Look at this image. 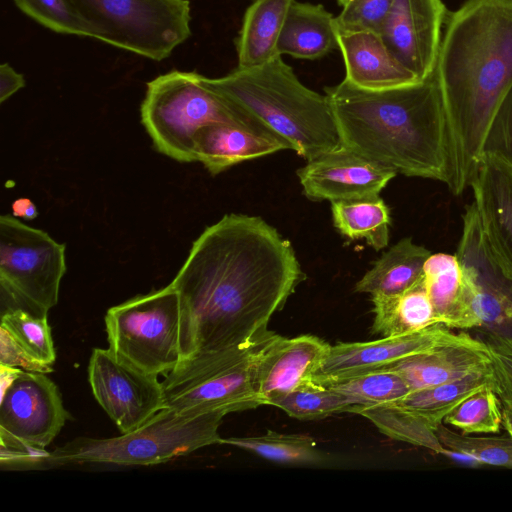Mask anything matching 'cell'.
Here are the masks:
<instances>
[{
    "label": "cell",
    "mask_w": 512,
    "mask_h": 512,
    "mask_svg": "<svg viewBox=\"0 0 512 512\" xmlns=\"http://www.w3.org/2000/svg\"><path fill=\"white\" fill-rule=\"evenodd\" d=\"M355 414L368 419L387 437L443 455L436 431L394 401L359 407Z\"/></svg>",
    "instance_id": "cell-29"
},
{
    "label": "cell",
    "mask_w": 512,
    "mask_h": 512,
    "mask_svg": "<svg viewBox=\"0 0 512 512\" xmlns=\"http://www.w3.org/2000/svg\"><path fill=\"white\" fill-rule=\"evenodd\" d=\"M361 407L400 399L411 391L397 373L381 368L325 385Z\"/></svg>",
    "instance_id": "cell-32"
},
{
    "label": "cell",
    "mask_w": 512,
    "mask_h": 512,
    "mask_svg": "<svg viewBox=\"0 0 512 512\" xmlns=\"http://www.w3.org/2000/svg\"><path fill=\"white\" fill-rule=\"evenodd\" d=\"M348 1H349V0H337V4H338L339 6H341V7H342V6H344Z\"/></svg>",
    "instance_id": "cell-42"
},
{
    "label": "cell",
    "mask_w": 512,
    "mask_h": 512,
    "mask_svg": "<svg viewBox=\"0 0 512 512\" xmlns=\"http://www.w3.org/2000/svg\"><path fill=\"white\" fill-rule=\"evenodd\" d=\"M334 226L351 240L365 239L376 250L389 242L390 212L380 196L331 202Z\"/></svg>",
    "instance_id": "cell-27"
},
{
    "label": "cell",
    "mask_w": 512,
    "mask_h": 512,
    "mask_svg": "<svg viewBox=\"0 0 512 512\" xmlns=\"http://www.w3.org/2000/svg\"><path fill=\"white\" fill-rule=\"evenodd\" d=\"M345 78L366 90L391 89L419 81L388 50L380 34L358 31L337 34Z\"/></svg>",
    "instance_id": "cell-19"
},
{
    "label": "cell",
    "mask_w": 512,
    "mask_h": 512,
    "mask_svg": "<svg viewBox=\"0 0 512 512\" xmlns=\"http://www.w3.org/2000/svg\"><path fill=\"white\" fill-rule=\"evenodd\" d=\"M66 272L65 245L13 215L0 217V283L2 295L20 307L47 315L58 303Z\"/></svg>",
    "instance_id": "cell-11"
},
{
    "label": "cell",
    "mask_w": 512,
    "mask_h": 512,
    "mask_svg": "<svg viewBox=\"0 0 512 512\" xmlns=\"http://www.w3.org/2000/svg\"><path fill=\"white\" fill-rule=\"evenodd\" d=\"M484 342L491 360L490 385L502 407V426L512 432V336L488 332Z\"/></svg>",
    "instance_id": "cell-36"
},
{
    "label": "cell",
    "mask_w": 512,
    "mask_h": 512,
    "mask_svg": "<svg viewBox=\"0 0 512 512\" xmlns=\"http://www.w3.org/2000/svg\"><path fill=\"white\" fill-rule=\"evenodd\" d=\"M329 347L316 336L287 338L269 331L252 359V384L263 405L312 380Z\"/></svg>",
    "instance_id": "cell-15"
},
{
    "label": "cell",
    "mask_w": 512,
    "mask_h": 512,
    "mask_svg": "<svg viewBox=\"0 0 512 512\" xmlns=\"http://www.w3.org/2000/svg\"><path fill=\"white\" fill-rule=\"evenodd\" d=\"M342 147L408 177L450 182L448 124L435 73L372 91L344 79L324 88Z\"/></svg>",
    "instance_id": "cell-3"
},
{
    "label": "cell",
    "mask_w": 512,
    "mask_h": 512,
    "mask_svg": "<svg viewBox=\"0 0 512 512\" xmlns=\"http://www.w3.org/2000/svg\"><path fill=\"white\" fill-rule=\"evenodd\" d=\"M268 405L278 407L299 420H318L338 413H355L358 409L343 395L313 380L272 398Z\"/></svg>",
    "instance_id": "cell-30"
},
{
    "label": "cell",
    "mask_w": 512,
    "mask_h": 512,
    "mask_svg": "<svg viewBox=\"0 0 512 512\" xmlns=\"http://www.w3.org/2000/svg\"><path fill=\"white\" fill-rule=\"evenodd\" d=\"M443 423L464 435L499 433L503 423L500 401L487 385L459 403Z\"/></svg>",
    "instance_id": "cell-33"
},
{
    "label": "cell",
    "mask_w": 512,
    "mask_h": 512,
    "mask_svg": "<svg viewBox=\"0 0 512 512\" xmlns=\"http://www.w3.org/2000/svg\"><path fill=\"white\" fill-rule=\"evenodd\" d=\"M431 251L413 242L411 237L401 239L386 251L356 283L355 290L371 296L400 294L423 277V266Z\"/></svg>",
    "instance_id": "cell-23"
},
{
    "label": "cell",
    "mask_w": 512,
    "mask_h": 512,
    "mask_svg": "<svg viewBox=\"0 0 512 512\" xmlns=\"http://www.w3.org/2000/svg\"><path fill=\"white\" fill-rule=\"evenodd\" d=\"M12 214L25 220H33L38 216L35 204L28 198H19L12 203Z\"/></svg>",
    "instance_id": "cell-41"
},
{
    "label": "cell",
    "mask_w": 512,
    "mask_h": 512,
    "mask_svg": "<svg viewBox=\"0 0 512 512\" xmlns=\"http://www.w3.org/2000/svg\"><path fill=\"white\" fill-rule=\"evenodd\" d=\"M482 154L495 156L512 166V87L494 114Z\"/></svg>",
    "instance_id": "cell-38"
},
{
    "label": "cell",
    "mask_w": 512,
    "mask_h": 512,
    "mask_svg": "<svg viewBox=\"0 0 512 512\" xmlns=\"http://www.w3.org/2000/svg\"><path fill=\"white\" fill-rule=\"evenodd\" d=\"M46 373L1 365V462L39 468L45 448L70 418Z\"/></svg>",
    "instance_id": "cell-8"
},
{
    "label": "cell",
    "mask_w": 512,
    "mask_h": 512,
    "mask_svg": "<svg viewBox=\"0 0 512 512\" xmlns=\"http://www.w3.org/2000/svg\"><path fill=\"white\" fill-rule=\"evenodd\" d=\"M396 172L343 147L297 170L305 196L313 201H347L379 196Z\"/></svg>",
    "instance_id": "cell-16"
},
{
    "label": "cell",
    "mask_w": 512,
    "mask_h": 512,
    "mask_svg": "<svg viewBox=\"0 0 512 512\" xmlns=\"http://www.w3.org/2000/svg\"><path fill=\"white\" fill-rule=\"evenodd\" d=\"M305 279L291 243L274 227L226 214L193 242L170 283L180 297L181 359L264 335Z\"/></svg>",
    "instance_id": "cell-1"
},
{
    "label": "cell",
    "mask_w": 512,
    "mask_h": 512,
    "mask_svg": "<svg viewBox=\"0 0 512 512\" xmlns=\"http://www.w3.org/2000/svg\"><path fill=\"white\" fill-rule=\"evenodd\" d=\"M290 149L281 138L231 123H214L202 128L194 145L195 160L212 175L246 160Z\"/></svg>",
    "instance_id": "cell-20"
},
{
    "label": "cell",
    "mask_w": 512,
    "mask_h": 512,
    "mask_svg": "<svg viewBox=\"0 0 512 512\" xmlns=\"http://www.w3.org/2000/svg\"><path fill=\"white\" fill-rule=\"evenodd\" d=\"M0 328L33 360L52 367L56 352L47 315L20 307L8 308L2 311Z\"/></svg>",
    "instance_id": "cell-31"
},
{
    "label": "cell",
    "mask_w": 512,
    "mask_h": 512,
    "mask_svg": "<svg viewBox=\"0 0 512 512\" xmlns=\"http://www.w3.org/2000/svg\"><path fill=\"white\" fill-rule=\"evenodd\" d=\"M88 379L96 401L121 433L135 430L163 409L158 375L133 366L109 348L92 351Z\"/></svg>",
    "instance_id": "cell-12"
},
{
    "label": "cell",
    "mask_w": 512,
    "mask_h": 512,
    "mask_svg": "<svg viewBox=\"0 0 512 512\" xmlns=\"http://www.w3.org/2000/svg\"><path fill=\"white\" fill-rule=\"evenodd\" d=\"M447 19L441 0H394L380 36L391 54L423 80L435 70Z\"/></svg>",
    "instance_id": "cell-14"
},
{
    "label": "cell",
    "mask_w": 512,
    "mask_h": 512,
    "mask_svg": "<svg viewBox=\"0 0 512 512\" xmlns=\"http://www.w3.org/2000/svg\"><path fill=\"white\" fill-rule=\"evenodd\" d=\"M465 332L455 333L438 323L400 335L366 342H340L330 345L312 380L322 385L381 369L403 358L440 347L469 342Z\"/></svg>",
    "instance_id": "cell-13"
},
{
    "label": "cell",
    "mask_w": 512,
    "mask_h": 512,
    "mask_svg": "<svg viewBox=\"0 0 512 512\" xmlns=\"http://www.w3.org/2000/svg\"><path fill=\"white\" fill-rule=\"evenodd\" d=\"M507 433H508V434L511 436V438H512V432H507Z\"/></svg>",
    "instance_id": "cell-43"
},
{
    "label": "cell",
    "mask_w": 512,
    "mask_h": 512,
    "mask_svg": "<svg viewBox=\"0 0 512 512\" xmlns=\"http://www.w3.org/2000/svg\"><path fill=\"white\" fill-rule=\"evenodd\" d=\"M394 0H349L335 16L337 34L370 31L380 34Z\"/></svg>",
    "instance_id": "cell-37"
},
{
    "label": "cell",
    "mask_w": 512,
    "mask_h": 512,
    "mask_svg": "<svg viewBox=\"0 0 512 512\" xmlns=\"http://www.w3.org/2000/svg\"><path fill=\"white\" fill-rule=\"evenodd\" d=\"M374 304L372 330L382 337L400 335L438 324L423 277L406 291L391 296H371Z\"/></svg>",
    "instance_id": "cell-24"
},
{
    "label": "cell",
    "mask_w": 512,
    "mask_h": 512,
    "mask_svg": "<svg viewBox=\"0 0 512 512\" xmlns=\"http://www.w3.org/2000/svg\"><path fill=\"white\" fill-rule=\"evenodd\" d=\"M294 0H252L235 40L238 67L260 66L279 56L277 43Z\"/></svg>",
    "instance_id": "cell-22"
},
{
    "label": "cell",
    "mask_w": 512,
    "mask_h": 512,
    "mask_svg": "<svg viewBox=\"0 0 512 512\" xmlns=\"http://www.w3.org/2000/svg\"><path fill=\"white\" fill-rule=\"evenodd\" d=\"M339 49L335 16L321 4L294 0L277 43L279 56L316 60Z\"/></svg>",
    "instance_id": "cell-21"
},
{
    "label": "cell",
    "mask_w": 512,
    "mask_h": 512,
    "mask_svg": "<svg viewBox=\"0 0 512 512\" xmlns=\"http://www.w3.org/2000/svg\"><path fill=\"white\" fill-rule=\"evenodd\" d=\"M442 446L448 450L465 454L480 465L512 468V438L507 435H464L448 428L444 423L436 429Z\"/></svg>",
    "instance_id": "cell-34"
},
{
    "label": "cell",
    "mask_w": 512,
    "mask_h": 512,
    "mask_svg": "<svg viewBox=\"0 0 512 512\" xmlns=\"http://www.w3.org/2000/svg\"><path fill=\"white\" fill-rule=\"evenodd\" d=\"M435 73L450 140L449 191L470 187L490 123L512 87V0H467L450 14Z\"/></svg>",
    "instance_id": "cell-2"
},
{
    "label": "cell",
    "mask_w": 512,
    "mask_h": 512,
    "mask_svg": "<svg viewBox=\"0 0 512 512\" xmlns=\"http://www.w3.org/2000/svg\"><path fill=\"white\" fill-rule=\"evenodd\" d=\"M140 114L154 148L178 162L196 161L195 138L202 128L214 123H231L275 135L208 87L204 76L195 71L172 70L149 81Z\"/></svg>",
    "instance_id": "cell-5"
},
{
    "label": "cell",
    "mask_w": 512,
    "mask_h": 512,
    "mask_svg": "<svg viewBox=\"0 0 512 512\" xmlns=\"http://www.w3.org/2000/svg\"><path fill=\"white\" fill-rule=\"evenodd\" d=\"M180 297L171 285L108 309V348L133 366L165 375L181 360Z\"/></svg>",
    "instance_id": "cell-10"
},
{
    "label": "cell",
    "mask_w": 512,
    "mask_h": 512,
    "mask_svg": "<svg viewBox=\"0 0 512 512\" xmlns=\"http://www.w3.org/2000/svg\"><path fill=\"white\" fill-rule=\"evenodd\" d=\"M220 444L236 446L282 464H316L325 459L315 440L307 434L269 430L258 436L222 438Z\"/></svg>",
    "instance_id": "cell-28"
},
{
    "label": "cell",
    "mask_w": 512,
    "mask_h": 512,
    "mask_svg": "<svg viewBox=\"0 0 512 512\" xmlns=\"http://www.w3.org/2000/svg\"><path fill=\"white\" fill-rule=\"evenodd\" d=\"M12 1L21 12L53 32L95 39V33L79 16L70 0Z\"/></svg>",
    "instance_id": "cell-35"
},
{
    "label": "cell",
    "mask_w": 512,
    "mask_h": 512,
    "mask_svg": "<svg viewBox=\"0 0 512 512\" xmlns=\"http://www.w3.org/2000/svg\"><path fill=\"white\" fill-rule=\"evenodd\" d=\"M384 368L400 375L411 390H416L490 373L491 360L484 340L473 338L403 358Z\"/></svg>",
    "instance_id": "cell-18"
},
{
    "label": "cell",
    "mask_w": 512,
    "mask_h": 512,
    "mask_svg": "<svg viewBox=\"0 0 512 512\" xmlns=\"http://www.w3.org/2000/svg\"><path fill=\"white\" fill-rule=\"evenodd\" d=\"M268 332L245 344L181 359L163 375V408L181 414H228L263 405L252 384V359Z\"/></svg>",
    "instance_id": "cell-7"
},
{
    "label": "cell",
    "mask_w": 512,
    "mask_h": 512,
    "mask_svg": "<svg viewBox=\"0 0 512 512\" xmlns=\"http://www.w3.org/2000/svg\"><path fill=\"white\" fill-rule=\"evenodd\" d=\"M205 84L260 121L307 161L342 147L327 96L305 86L282 56Z\"/></svg>",
    "instance_id": "cell-4"
},
{
    "label": "cell",
    "mask_w": 512,
    "mask_h": 512,
    "mask_svg": "<svg viewBox=\"0 0 512 512\" xmlns=\"http://www.w3.org/2000/svg\"><path fill=\"white\" fill-rule=\"evenodd\" d=\"M24 75L17 72L10 64L0 66V102H5L18 90L25 87Z\"/></svg>",
    "instance_id": "cell-40"
},
{
    "label": "cell",
    "mask_w": 512,
    "mask_h": 512,
    "mask_svg": "<svg viewBox=\"0 0 512 512\" xmlns=\"http://www.w3.org/2000/svg\"><path fill=\"white\" fill-rule=\"evenodd\" d=\"M470 187L485 237L512 276V166L482 154Z\"/></svg>",
    "instance_id": "cell-17"
},
{
    "label": "cell",
    "mask_w": 512,
    "mask_h": 512,
    "mask_svg": "<svg viewBox=\"0 0 512 512\" xmlns=\"http://www.w3.org/2000/svg\"><path fill=\"white\" fill-rule=\"evenodd\" d=\"M0 343V364L2 366L13 368L20 367L23 370L41 373H50L53 371L52 367L38 363L25 354L2 328H0Z\"/></svg>",
    "instance_id": "cell-39"
},
{
    "label": "cell",
    "mask_w": 512,
    "mask_h": 512,
    "mask_svg": "<svg viewBox=\"0 0 512 512\" xmlns=\"http://www.w3.org/2000/svg\"><path fill=\"white\" fill-rule=\"evenodd\" d=\"M423 282L438 322L461 329L464 277L456 255L431 253L423 266Z\"/></svg>",
    "instance_id": "cell-25"
},
{
    "label": "cell",
    "mask_w": 512,
    "mask_h": 512,
    "mask_svg": "<svg viewBox=\"0 0 512 512\" xmlns=\"http://www.w3.org/2000/svg\"><path fill=\"white\" fill-rule=\"evenodd\" d=\"M490 373L470 375L460 380L411 390L394 402L436 431L459 403L490 385Z\"/></svg>",
    "instance_id": "cell-26"
},
{
    "label": "cell",
    "mask_w": 512,
    "mask_h": 512,
    "mask_svg": "<svg viewBox=\"0 0 512 512\" xmlns=\"http://www.w3.org/2000/svg\"><path fill=\"white\" fill-rule=\"evenodd\" d=\"M226 414H181L163 408L143 425L112 438L80 437L46 452L40 467L66 464L148 466L200 448L220 444L219 427Z\"/></svg>",
    "instance_id": "cell-6"
},
{
    "label": "cell",
    "mask_w": 512,
    "mask_h": 512,
    "mask_svg": "<svg viewBox=\"0 0 512 512\" xmlns=\"http://www.w3.org/2000/svg\"><path fill=\"white\" fill-rule=\"evenodd\" d=\"M95 39L154 61L191 36L189 0H70Z\"/></svg>",
    "instance_id": "cell-9"
}]
</instances>
